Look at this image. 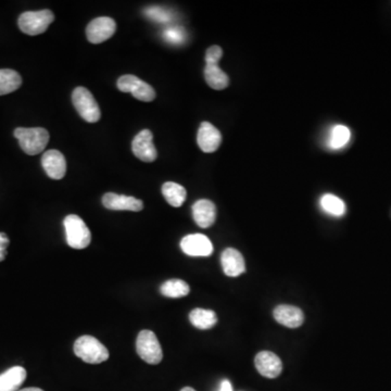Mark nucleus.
<instances>
[{"instance_id":"nucleus-1","label":"nucleus","mask_w":391,"mask_h":391,"mask_svg":"<svg viewBox=\"0 0 391 391\" xmlns=\"http://www.w3.org/2000/svg\"><path fill=\"white\" fill-rule=\"evenodd\" d=\"M14 137L20 143L22 150L29 156L43 152L50 139L48 130L43 128H18L14 130Z\"/></svg>"},{"instance_id":"nucleus-2","label":"nucleus","mask_w":391,"mask_h":391,"mask_svg":"<svg viewBox=\"0 0 391 391\" xmlns=\"http://www.w3.org/2000/svg\"><path fill=\"white\" fill-rule=\"evenodd\" d=\"M74 353L84 362L99 364L109 359V351L104 344L93 336L80 337L74 344Z\"/></svg>"},{"instance_id":"nucleus-3","label":"nucleus","mask_w":391,"mask_h":391,"mask_svg":"<svg viewBox=\"0 0 391 391\" xmlns=\"http://www.w3.org/2000/svg\"><path fill=\"white\" fill-rule=\"evenodd\" d=\"M67 243L73 249H85L91 241V230L85 222L75 214H70L63 221Z\"/></svg>"},{"instance_id":"nucleus-4","label":"nucleus","mask_w":391,"mask_h":391,"mask_svg":"<svg viewBox=\"0 0 391 391\" xmlns=\"http://www.w3.org/2000/svg\"><path fill=\"white\" fill-rule=\"evenodd\" d=\"M55 20L54 13L50 10L27 11L19 18V27L24 34L36 36L43 34Z\"/></svg>"},{"instance_id":"nucleus-5","label":"nucleus","mask_w":391,"mask_h":391,"mask_svg":"<svg viewBox=\"0 0 391 391\" xmlns=\"http://www.w3.org/2000/svg\"><path fill=\"white\" fill-rule=\"evenodd\" d=\"M72 102L78 115H81L86 122L96 123L100 120L102 112L99 106L88 89L85 87H78L74 89Z\"/></svg>"},{"instance_id":"nucleus-6","label":"nucleus","mask_w":391,"mask_h":391,"mask_svg":"<svg viewBox=\"0 0 391 391\" xmlns=\"http://www.w3.org/2000/svg\"><path fill=\"white\" fill-rule=\"evenodd\" d=\"M136 350L139 357L148 364H159L163 357L161 344L152 331H141L136 340Z\"/></svg>"},{"instance_id":"nucleus-7","label":"nucleus","mask_w":391,"mask_h":391,"mask_svg":"<svg viewBox=\"0 0 391 391\" xmlns=\"http://www.w3.org/2000/svg\"><path fill=\"white\" fill-rule=\"evenodd\" d=\"M117 88L122 93H130L136 99L143 102H150L156 98V91L146 82L141 81L137 76H121L117 80Z\"/></svg>"},{"instance_id":"nucleus-8","label":"nucleus","mask_w":391,"mask_h":391,"mask_svg":"<svg viewBox=\"0 0 391 391\" xmlns=\"http://www.w3.org/2000/svg\"><path fill=\"white\" fill-rule=\"evenodd\" d=\"M117 29L115 20L108 16L95 19L86 29L87 38L93 44H102L112 37Z\"/></svg>"},{"instance_id":"nucleus-9","label":"nucleus","mask_w":391,"mask_h":391,"mask_svg":"<svg viewBox=\"0 0 391 391\" xmlns=\"http://www.w3.org/2000/svg\"><path fill=\"white\" fill-rule=\"evenodd\" d=\"M182 252L191 257H209L213 252V246L206 235H187L180 241Z\"/></svg>"},{"instance_id":"nucleus-10","label":"nucleus","mask_w":391,"mask_h":391,"mask_svg":"<svg viewBox=\"0 0 391 391\" xmlns=\"http://www.w3.org/2000/svg\"><path fill=\"white\" fill-rule=\"evenodd\" d=\"M132 150L135 156L143 162H154L158 156L154 145V135L149 130H143L135 136L132 143Z\"/></svg>"},{"instance_id":"nucleus-11","label":"nucleus","mask_w":391,"mask_h":391,"mask_svg":"<svg viewBox=\"0 0 391 391\" xmlns=\"http://www.w3.org/2000/svg\"><path fill=\"white\" fill-rule=\"evenodd\" d=\"M102 204L106 208L113 211H141L143 209V201L130 196L117 195L108 193L102 197Z\"/></svg>"},{"instance_id":"nucleus-12","label":"nucleus","mask_w":391,"mask_h":391,"mask_svg":"<svg viewBox=\"0 0 391 391\" xmlns=\"http://www.w3.org/2000/svg\"><path fill=\"white\" fill-rule=\"evenodd\" d=\"M197 143L199 148L206 154L217 152L221 146V132L215 126H212L211 123L202 122L198 130Z\"/></svg>"},{"instance_id":"nucleus-13","label":"nucleus","mask_w":391,"mask_h":391,"mask_svg":"<svg viewBox=\"0 0 391 391\" xmlns=\"http://www.w3.org/2000/svg\"><path fill=\"white\" fill-rule=\"evenodd\" d=\"M254 364L259 373L266 378H276L282 373V361L271 351L259 352Z\"/></svg>"},{"instance_id":"nucleus-14","label":"nucleus","mask_w":391,"mask_h":391,"mask_svg":"<svg viewBox=\"0 0 391 391\" xmlns=\"http://www.w3.org/2000/svg\"><path fill=\"white\" fill-rule=\"evenodd\" d=\"M42 165L45 172L52 180H62L67 173L64 156L58 150H48L43 154Z\"/></svg>"},{"instance_id":"nucleus-15","label":"nucleus","mask_w":391,"mask_h":391,"mask_svg":"<svg viewBox=\"0 0 391 391\" xmlns=\"http://www.w3.org/2000/svg\"><path fill=\"white\" fill-rule=\"evenodd\" d=\"M273 316L277 323L288 329H297L305 322V314L295 305H279L274 309Z\"/></svg>"},{"instance_id":"nucleus-16","label":"nucleus","mask_w":391,"mask_h":391,"mask_svg":"<svg viewBox=\"0 0 391 391\" xmlns=\"http://www.w3.org/2000/svg\"><path fill=\"white\" fill-rule=\"evenodd\" d=\"M221 264L222 269L227 276L237 277L246 272L245 259L234 248H227L222 252Z\"/></svg>"},{"instance_id":"nucleus-17","label":"nucleus","mask_w":391,"mask_h":391,"mask_svg":"<svg viewBox=\"0 0 391 391\" xmlns=\"http://www.w3.org/2000/svg\"><path fill=\"white\" fill-rule=\"evenodd\" d=\"M193 217L201 228L212 226L217 219V208L211 200L200 199L193 206Z\"/></svg>"},{"instance_id":"nucleus-18","label":"nucleus","mask_w":391,"mask_h":391,"mask_svg":"<svg viewBox=\"0 0 391 391\" xmlns=\"http://www.w3.org/2000/svg\"><path fill=\"white\" fill-rule=\"evenodd\" d=\"M26 378L25 368L13 366L0 375V391H18Z\"/></svg>"},{"instance_id":"nucleus-19","label":"nucleus","mask_w":391,"mask_h":391,"mask_svg":"<svg viewBox=\"0 0 391 391\" xmlns=\"http://www.w3.org/2000/svg\"><path fill=\"white\" fill-rule=\"evenodd\" d=\"M204 78L209 86L217 91L226 88L230 84V78L224 71L221 70L219 63H206L204 68Z\"/></svg>"},{"instance_id":"nucleus-20","label":"nucleus","mask_w":391,"mask_h":391,"mask_svg":"<svg viewBox=\"0 0 391 391\" xmlns=\"http://www.w3.org/2000/svg\"><path fill=\"white\" fill-rule=\"evenodd\" d=\"M162 193L169 206L180 208L185 202L187 193L185 188L174 182H167L162 186Z\"/></svg>"},{"instance_id":"nucleus-21","label":"nucleus","mask_w":391,"mask_h":391,"mask_svg":"<svg viewBox=\"0 0 391 391\" xmlns=\"http://www.w3.org/2000/svg\"><path fill=\"white\" fill-rule=\"evenodd\" d=\"M189 321L196 329H210L217 323V316L214 311L198 308L191 311Z\"/></svg>"},{"instance_id":"nucleus-22","label":"nucleus","mask_w":391,"mask_h":391,"mask_svg":"<svg viewBox=\"0 0 391 391\" xmlns=\"http://www.w3.org/2000/svg\"><path fill=\"white\" fill-rule=\"evenodd\" d=\"M22 78L16 71L3 69L0 70V96L8 95L20 88Z\"/></svg>"},{"instance_id":"nucleus-23","label":"nucleus","mask_w":391,"mask_h":391,"mask_svg":"<svg viewBox=\"0 0 391 391\" xmlns=\"http://www.w3.org/2000/svg\"><path fill=\"white\" fill-rule=\"evenodd\" d=\"M320 204H321L322 210L325 213L333 215V217H344V213L347 211L344 201L337 196L331 195V193L324 195L320 201Z\"/></svg>"},{"instance_id":"nucleus-24","label":"nucleus","mask_w":391,"mask_h":391,"mask_svg":"<svg viewBox=\"0 0 391 391\" xmlns=\"http://www.w3.org/2000/svg\"><path fill=\"white\" fill-rule=\"evenodd\" d=\"M351 132L344 126H335L329 132V147L333 150H340L349 143Z\"/></svg>"},{"instance_id":"nucleus-25","label":"nucleus","mask_w":391,"mask_h":391,"mask_svg":"<svg viewBox=\"0 0 391 391\" xmlns=\"http://www.w3.org/2000/svg\"><path fill=\"white\" fill-rule=\"evenodd\" d=\"M162 295L169 298L185 297L191 292L187 283L182 279H169L160 287Z\"/></svg>"},{"instance_id":"nucleus-26","label":"nucleus","mask_w":391,"mask_h":391,"mask_svg":"<svg viewBox=\"0 0 391 391\" xmlns=\"http://www.w3.org/2000/svg\"><path fill=\"white\" fill-rule=\"evenodd\" d=\"M145 14L149 19H152V21L158 22V23H167L173 18L172 14L167 9L156 7V5L145 9Z\"/></svg>"},{"instance_id":"nucleus-27","label":"nucleus","mask_w":391,"mask_h":391,"mask_svg":"<svg viewBox=\"0 0 391 391\" xmlns=\"http://www.w3.org/2000/svg\"><path fill=\"white\" fill-rule=\"evenodd\" d=\"M163 36H165L167 42L175 45L182 44L184 42V39H185L184 31L182 29H178V27H172V29H167L163 33Z\"/></svg>"},{"instance_id":"nucleus-28","label":"nucleus","mask_w":391,"mask_h":391,"mask_svg":"<svg viewBox=\"0 0 391 391\" xmlns=\"http://www.w3.org/2000/svg\"><path fill=\"white\" fill-rule=\"evenodd\" d=\"M223 56V50L220 46H211L206 52V63H219Z\"/></svg>"},{"instance_id":"nucleus-29","label":"nucleus","mask_w":391,"mask_h":391,"mask_svg":"<svg viewBox=\"0 0 391 391\" xmlns=\"http://www.w3.org/2000/svg\"><path fill=\"white\" fill-rule=\"evenodd\" d=\"M9 245V238L5 233H0V251L7 250Z\"/></svg>"},{"instance_id":"nucleus-30","label":"nucleus","mask_w":391,"mask_h":391,"mask_svg":"<svg viewBox=\"0 0 391 391\" xmlns=\"http://www.w3.org/2000/svg\"><path fill=\"white\" fill-rule=\"evenodd\" d=\"M219 391H233L232 383L230 381L224 379L222 381L221 385H220Z\"/></svg>"},{"instance_id":"nucleus-31","label":"nucleus","mask_w":391,"mask_h":391,"mask_svg":"<svg viewBox=\"0 0 391 391\" xmlns=\"http://www.w3.org/2000/svg\"><path fill=\"white\" fill-rule=\"evenodd\" d=\"M18 391H44V390H42V389L40 388H35V387H31V388H24L21 389V390H18Z\"/></svg>"},{"instance_id":"nucleus-32","label":"nucleus","mask_w":391,"mask_h":391,"mask_svg":"<svg viewBox=\"0 0 391 391\" xmlns=\"http://www.w3.org/2000/svg\"><path fill=\"white\" fill-rule=\"evenodd\" d=\"M180 391H196L195 389L191 388V387H185V388H182Z\"/></svg>"}]
</instances>
